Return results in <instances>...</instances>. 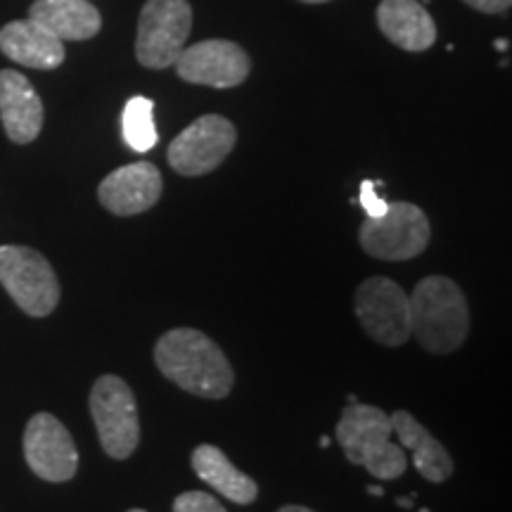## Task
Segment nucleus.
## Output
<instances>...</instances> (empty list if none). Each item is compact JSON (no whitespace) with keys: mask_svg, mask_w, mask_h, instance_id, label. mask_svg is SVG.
<instances>
[{"mask_svg":"<svg viewBox=\"0 0 512 512\" xmlns=\"http://www.w3.org/2000/svg\"><path fill=\"white\" fill-rule=\"evenodd\" d=\"M155 363L166 380L202 399H226L235 384L219 344L195 328H174L159 337Z\"/></svg>","mask_w":512,"mask_h":512,"instance_id":"1","label":"nucleus"},{"mask_svg":"<svg viewBox=\"0 0 512 512\" xmlns=\"http://www.w3.org/2000/svg\"><path fill=\"white\" fill-rule=\"evenodd\" d=\"M411 335L430 354H451L463 347L470 332L465 294L446 275H430L408 297Z\"/></svg>","mask_w":512,"mask_h":512,"instance_id":"2","label":"nucleus"},{"mask_svg":"<svg viewBox=\"0 0 512 512\" xmlns=\"http://www.w3.org/2000/svg\"><path fill=\"white\" fill-rule=\"evenodd\" d=\"M335 434L349 463L366 467L375 479H396L406 472V453L392 441V422L382 408L349 403Z\"/></svg>","mask_w":512,"mask_h":512,"instance_id":"3","label":"nucleus"},{"mask_svg":"<svg viewBox=\"0 0 512 512\" xmlns=\"http://www.w3.org/2000/svg\"><path fill=\"white\" fill-rule=\"evenodd\" d=\"M0 285L19 309L34 318L50 316L60 302V280L53 266L31 247H0Z\"/></svg>","mask_w":512,"mask_h":512,"instance_id":"4","label":"nucleus"},{"mask_svg":"<svg viewBox=\"0 0 512 512\" xmlns=\"http://www.w3.org/2000/svg\"><path fill=\"white\" fill-rule=\"evenodd\" d=\"M361 247L382 261H408L430 245L432 228L427 214L411 202H392L377 219L361 226Z\"/></svg>","mask_w":512,"mask_h":512,"instance_id":"5","label":"nucleus"},{"mask_svg":"<svg viewBox=\"0 0 512 512\" xmlns=\"http://www.w3.org/2000/svg\"><path fill=\"white\" fill-rule=\"evenodd\" d=\"M192 29L188 0H147L140 10L136 55L147 69L176 64Z\"/></svg>","mask_w":512,"mask_h":512,"instance_id":"6","label":"nucleus"},{"mask_svg":"<svg viewBox=\"0 0 512 512\" xmlns=\"http://www.w3.org/2000/svg\"><path fill=\"white\" fill-rule=\"evenodd\" d=\"M91 415L100 444L114 460H126L140 441L136 396L117 375H102L93 384Z\"/></svg>","mask_w":512,"mask_h":512,"instance_id":"7","label":"nucleus"},{"mask_svg":"<svg viewBox=\"0 0 512 512\" xmlns=\"http://www.w3.org/2000/svg\"><path fill=\"white\" fill-rule=\"evenodd\" d=\"M354 311L361 328L382 347H401L411 337L408 294L394 280L375 275L361 283L354 297Z\"/></svg>","mask_w":512,"mask_h":512,"instance_id":"8","label":"nucleus"},{"mask_svg":"<svg viewBox=\"0 0 512 512\" xmlns=\"http://www.w3.org/2000/svg\"><path fill=\"white\" fill-rule=\"evenodd\" d=\"M238 143V131L226 117L219 114H207V117L195 119L174 138L169 145L171 169L181 176H207L226 162Z\"/></svg>","mask_w":512,"mask_h":512,"instance_id":"9","label":"nucleus"},{"mask_svg":"<svg viewBox=\"0 0 512 512\" xmlns=\"http://www.w3.org/2000/svg\"><path fill=\"white\" fill-rule=\"evenodd\" d=\"M24 458L34 475L46 482H69L79 470V451L55 415L38 413L24 430Z\"/></svg>","mask_w":512,"mask_h":512,"instance_id":"10","label":"nucleus"},{"mask_svg":"<svg viewBox=\"0 0 512 512\" xmlns=\"http://www.w3.org/2000/svg\"><path fill=\"white\" fill-rule=\"evenodd\" d=\"M252 69L249 55L238 43L211 38L183 48L176 60V72L183 81L209 88H235L245 83Z\"/></svg>","mask_w":512,"mask_h":512,"instance_id":"11","label":"nucleus"},{"mask_svg":"<svg viewBox=\"0 0 512 512\" xmlns=\"http://www.w3.org/2000/svg\"><path fill=\"white\" fill-rule=\"evenodd\" d=\"M162 174L155 164L136 162L112 171L98 188L102 207L117 216H136L152 209L162 197Z\"/></svg>","mask_w":512,"mask_h":512,"instance_id":"12","label":"nucleus"},{"mask_svg":"<svg viewBox=\"0 0 512 512\" xmlns=\"http://www.w3.org/2000/svg\"><path fill=\"white\" fill-rule=\"evenodd\" d=\"M0 121L12 143H34L43 128V102L36 88L15 69L0 72Z\"/></svg>","mask_w":512,"mask_h":512,"instance_id":"13","label":"nucleus"},{"mask_svg":"<svg viewBox=\"0 0 512 512\" xmlns=\"http://www.w3.org/2000/svg\"><path fill=\"white\" fill-rule=\"evenodd\" d=\"M0 50L29 69H55L64 62V43L34 19H17L0 29Z\"/></svg>","mask_w":512,"mask_h":512,"instance_id":"14","label":"nucleus"},{"mask_svg":"<svg viewBox=\"0 0 512 512\" xmlns=\"http://www.w3.org/2000/svg\"><path fill=\"white\" fill-rule=\"evenodd\" d=\"M380 31L394 46L408 53H422L437 41V27L418 0H382L377 8Z\"/></svg>","mask_w":512,"mask_h":512,"instance_id":"15","label":"nucleus"},{"mask_svg":"<svg viewBox=\"0 0 512 512\" xmlns=\"http://www.w3.org/2000/svg\"><path fill=\"white\" fill-rule=\"evenodd\" d=\"M29 19L60 41H88L102 27L100 12L88 0H36Z\"/></svg>","mask_w":512,"mask_h":512,"instance_id":"16","label":"nucleus"},{"mask_svg":"<svg viewBox=\"0 0 512 512\" xmlns=\"http://www.w3.org/2000/svg\"><path fill=\"white\" fill-rule=\"evenodd\" d=\"M392 432L399 437L401 448H408L413 453V465L427 482L441 484L453 475L451 453L432 437L418 420L408 411H396L389 415Z\"/></svg>","mask_w":512,"mask_h":512,"instance_id":"17","label":"nucleus"},{"mask_svg":"<svg viewBox=\"0 0 512 512\" xmlns=\"http://www.w3.org/2000/svg\"><path fill=\"white\" fill-rule=\"evenodd\" d=\"M192 470H195V475L200 477L204 484H209L211 489L219 491L223 498H228V501L238 505L254 503L256 496H259V484L230 463L228 456L219 446H197L195 451H192Z\"/></svg>","mask_w":512,"mask_h":512,"instance_id":"18","label":"nucleus"},{"mask_svg":"<svg viewBox=\"0 0 512 512\" xmlns=\"http://www.w3.org/2000/svg\"><path fill=\"white\" fill-rule=\"evenodd\" d=\"M121 133L133 152H150L157 145L155 102L143 95L128 100L121 112Z\"/></svg>","mask_w":512,"mask_h":512,"instance_id":"19","label":"nucleus"},{"mask_svg":"<svg viewBox=\"0 0 512 512\" xmlns=\"http://www.w3.org/2000/svg\"><path fill=\"white\" fill-rule=\"evenodd\" d=\"M174 512H228L219 503V498L204 494V491H185L174 501Z\"/></svg>","mask_w":512,"mask_h":512,"instance_id":"20","label":"nucleus"},{"mask_svg":"<svg viewBox=\"0 0 512 512\" xmlns=\"http://www.w3.org/2000/svg\"><path fill=\"white\" fill-rule=\"evenodd\" d=\"M380 185H382V181H363L361 183V192H358L356 202L366 209L368 219H377V216H382L389 207V202L382 200V197L377 195L375 188H380Z\"/></svg>","mask_w":512,"mask_h":512,"instance_id":"21","label":"nucleus"},{"mask_svg":"<svg viewBox=\"0 0 512 512\" xmlns=\"http://www.w3.org/2000/svg\"><path fill=\"white\" fill-rule=\"evenodd\" d=\"M465 5L475 8L479 12H489V15H496V12H505L512 5V0H463Z\"/></svg>","mask_w":512,"mask_h":512,"instance_id":"22","label":"nucleus"},{"mask_svg":"<svg viewBox=\"0 0 512 512\" xmlns=\"http://www.w3.org/2000/svg\"><path fill=\"white\" fill-rule=\"evenodd\" d=\"M278 512H316V510L306 508V505H283Z\"/></svg>","mask_w":512,"mask_h":512,"instance_id":"23","label":"nucleus"},{"mask_svg":"<svg viewBox=\"0 0 512 512\" xmlns=\"http://www.w3.org/2000/svg\"><path fill=\"white\" fill-rule=\"evenodd\" d=\"M413 498H415V496H411V498L403 496V498H399V501H396V503H399L401 508H408V510H411V508H413Z\"/></svg>","mask_w":512,"mask_h":512,"instance_id":"24","label":"nucleus"},{"mask_svg":"<svg viewBox=\"0 0 512 512\" xmlns=\"http://www.w3.org/2000/svg\"><path fill=\"white\" fill-rule=\"evenodd\" d=\"M368 494L370 496H384V489H382V486H368Z\"/></svg>","mask_w":512,"mask_h":512,"instance_id":"25","label":"nucleus"},{"mask_svg":"<svg viewBox=\"0 0 512 512\" xmlns=\"http://www.w3.org/2000/svg\"><path fill=\"white\" fill-rule=\"evenodd\" d=\"M320 446L328 448L330 446V437H320Z\"/></svg>","mask_w":512,"mask_h":512,"instance_id":"26","label":"nucleus"},{"mask_svg":"<svg viewBox=\"0 0 512 512\" xmlns=\"http://www.w3.org/2000/svg\"><path fill=\"white\" fill-rule=\"evenodd\" d=\"M496 48H498V50H505V48H508V43H505V41H498V43H496Z\"/></svg>","mask_w":512,"mask_h":512,"instance_id":"27","label":"nucleus"},{"mask_svg":"<svg viewBox=\"0 0 512 512\" xmlns=\"http://www.w3.org/2000/svg\"><path fill=\"white\" fill-rule=\"evenodd\" d=\"M302 3H328V0H302Z\"/></svg>","mask_w":512,"mask_h":512,"instance_id":"28","label":"nucleus"},{"mask_svg":"<svg viewBox=\"0 0 512 512\" xmlns=\"http://www.w3.org/2000/svg\"><path fill=\"white\" fill-rule=\"evenodd\" d=\"M347 401H349V403H358V399H356L354 394H349V396H347Z\"/></svg>","mask_w":512,"mask_h":512,"instance_id":"29","label":"nucleus"},{"mask_svg":"<svg viewBox=\"0 0 512 512\" xmlns=\"http://www.w3.org/2000/svg\"><path fill=\"white\" fill-rule=\"evenodd\" d=\"M128 512H145V510H140V508H133V510H128Z\"/></svg>","mask_w":512,"mask_h":512,"instance_id":"30","label":"nucleus"}]
</instances>
